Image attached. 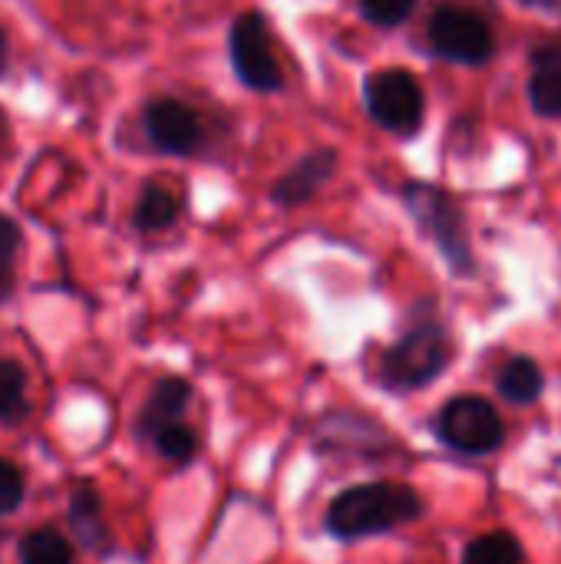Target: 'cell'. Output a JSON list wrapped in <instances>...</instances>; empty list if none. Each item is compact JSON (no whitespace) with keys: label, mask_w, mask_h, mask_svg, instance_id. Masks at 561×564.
<instances>
[{"label":"cell","mask_w":561,"mask_h":564,"mask_svg":"<svg viewBox=\"0 0 561 564\" xmlns=\"http://www.w3.org/2000/svg\"><path fill=\"white\" fill-rule=\"evenodd\" d=\"M370 116L397 135H413L423 126V89L407 69H380L367 79Z\"/></svg>","instance_id":"cell-5"},{"label":"cell","mask_w":561,"mask_h":564,"mask_svg":"<svg viewBox=\"0 0 561 564\" xmlns=\"http://www.w3.org/2000/svg\"><path fill=\"white\" fill-rule=\"evenodd\" d=\"M496 387H499V393H503L509 403H516V406H532V403L542 397V390H546V377H542V370H539V364H536L532 357H513V360L499 370Z\"/></svg>","instance_id":"cell-13"},{"label":"cell","mask_w":561,"mask_h":564,"mask_svg":"<svg viewBox=\"0 0 561 564\" xmlns=\"http://www.w3.org/2000/svg\"><path fill=\"white\" fill-rule=\"evenodd\" d=\"M145 443H149L162 459H169V463H175V466H188V463L198 456V449H202V440H198L195 426H188L185 420H175V423L159 426Z\"/></svg>","instance_id":"cell-14"},{"label":"cell","mask_w":561,"mask_h":564,"mask_svg":"<svg viewBox=\"0 0 561 564\" xmlns=\"http://www.w3.org/2000/svg\"><path fill=\"white\" fill-rule=\"evenodd\" d=\"M407 205H410L413 218L440 245V251L446 254L450 268L456 274H473V251H470L466 225H463V215L453 205V198L446 192L427 185V182H410L407 185Z\"/></svg>","instance_id":"cell-4"},{"label":"cell","mask_w":561,"mask_h":564,"mask_svg":"<svg viewBox=\"0 0 561 564\" xmlns=\"http://www.w3.org/2000/svg\"><path fill=\"white\" fill-rule=\"evenodd\" d=\"M522 545L513 532H486L463 552V564H522Z\"/></svg>","instance_id":"cell-16"},{"label":"cell","mask_w":561,"mask_h":564,"mask_svg":"<svg viewBox=\"0 0 561 564\" xmlns=\"http://www.w3.org/2000/svg\"><path fill=\"white\" fill-rule=\"evenodd\" d=\"M231 63L245 86L271 93L281 86V63L274 56L268 23L261 13H241L231 26Z\"/></svg>","instance_id":"cell-7"},{"label":"cell","mask_w":561,"mask_h":564,"mask_svg":"<svg viewBox=\"0 0 561 564\" xmlns=\"http://www.w3.org/2000/svg\"><path fill=\"white\" fill-rule=\"evenodd\" d=\"M436 440L460 456H489L506 443V423L489 400L453 397L436 416Z\"/></svg>","instance_id":"cell-3"},{"label":"cell","mask_w":561,"mask_h":564,"mask_svg":"<svg viewBox=\"0 0 561 564\" xmlns=\"http://www.w3.org/2000/svg\"><path fill=\"white\" fill-rule=\"evenodd\" d=\"M334 165H337V155L331 149L324 152H311L304 155L274 188V202L278 205H298V202H308L331 175H334Z\"/></svg>","instance_id":"cell-11"},{"label":"cell","mask_w":561,"mask_h":564,"mask_svg":"<svg viewBox=\"0 0 561 564\" xmlns=\"http://www.w3.org/2000/svg\"><path fill=\"white\" fill-rule=\"evenodd\" d=\"M427 502L413 486L403 482H357L334 496L327 506V532L341 542H360L370 535H387L400 525L423 519Z\"/></svg>","instance_id":"cell-1"},{"label":"cell","mask_w":561,"mask_h":564,"mask_svg":"<svg viewBox=\"0 0 561 564\" xmlns=\"http://www.w3.org/2000/svg\"><path fill=\"white\" fill-rule=\"evenodd\" d=\"M179 218V195L169 192L165 185H145L136 205V225L142 231H159L169 228Z\"/></svg>","instance_id":"cell-17"},{"label":"cell","mask_w":561,"mask_h":564,"mask_svg":"<svg viewBox=\"0 0 561 564\" xmlns=\"http://www.w3.org/2000/svg\"><path fill=\"white\" fill-rule=\"evenodd\" d=\"M145 132H149V139L162 152H172V155L195 152L198 139H202L198 116L185 102H179V99H155V102H149V109H145Z\"/></svg>","instance_id":"cell-8"},{"label":"cell","mask_w":561,"mask_h":564,"mask_svg":"<svg viewBox=\"0 0 561 564\" xmlns=\"http://www.w3.org/2000/svg\"><path fill=\"white\" fill-rule=\"evenodd\" d=\"M430 46L443 59L479 66L493 56L496 40H493V30L486 26L483 17L460 10V7H440L430 17Z\"/></svg>","instance_id":"cell-6"},{"label":"cell","mask_w":561,"mask_h":564,"mask_svg":"<svg viewBox=\"0 0 561 564\" xmlns=\"http://www.w3.org/2000/svg\"><path fill=\"white\" fill-rule=\"evenodd\" d=\"M529 96L542 116H561V43H549L536 50Z\"/></svg>","instance_id":"cell-12"},{"label":"cell","mask_w":561,"mask_h":564,"mask_svg":"<svg viewBox=\"0 0 561 564\" xmlns=\"http://www.w3.org/2000/svg\"><path fill=\"white\" fill-rule=\"evenodd\" d=\"M188 403H192V383H188V380H182V377H165V380H159V383L152 387V393L145 397L139 416H136V426H132V430H136V440L145 443L159 426L182 420L185 410H188Z\"/></svg>","instance_id":"cell-9"},{"label":"cell","mask_w":561,"mask_h":564,"mask_svg":"<svg viewBox=\"0 0 561 564\" xmlns=\"http://www.w3.org/2000/svg\"><path fill=\"white\" fill-rule=\"evenodd\" d=\"M417 0H360V13L377 26H397L413 13Z\"/></svg>","instance_id":"cell-21"},{"label":"cell","mask_w":561,"mask_h":564,"mask_svg":"<svg viewBox=\"0 0 561 564\" xmlns=\"http://www.w3.org/2000/svg\"><path fill=\"white\" fill-rule=\"evenodd\" d=\"M26 413V373L17 360H0V426Z\"/></svg>","instance_id":"cell-18"},{"label":"cell","mask_w":561,"mask_h":564,"mask_svg":"<svg viewBox=\"0 0 561 564\" xmlns=\"http://www.w3.org/2000/svg\"><path fill=\"white\" fill-rule=\"evenodd\" d=\"M20 248V228L0 215V301L13 291V258Z\"/></svg>","instance_id":"cell-20"},{"label":"cell","mask_w":561,"mask_h":564,"mask_svg":"<svg viewBox=\"0 0 561 564\" xmlns=\"http://www.w3.org/2000/svg\"><path fill=\"white\" fill-rule=\"evenodd\" d=\"M69 529L76 535V542L89 552H109L112 545V535H109V525L103 519V496L96 492V486L89 482H79L69 496Z\"/></svg>","instance_id":"cell-10"},{"label":"cell","mask_w":561,"mask_h":564,"mask_svg":"<svg viewBox=\"0 0 561 564\" xmlns=\"http://www.w3.org/2000/svg\"><path fill=\"white\" fill-rule=\"evenodd\" d=\"M26 499V479L17 463L0 456V516H10Z\"/></svg>","instance_id":"cell-19"},{"label":"cell","mask_w":561,"mask_h":564,"mask_svg":"<svg viewBox=\"0 0 561 564\" xmlns=\"http://www.w3.org/2000/svg\"><path fill=\"white\" fill-rule=\"evenodd\" d=\"M20 564H73V545L50 525L33 529L20 539Z\"/></svg>","instance_id":"cell-15"},{"label":"cell","mask_w":561,"mask_h":564,"mask_svg":"<svg viewBox=\"0 0 561 564\" xmlns=\"http://www.w3.org/2000/svg\"><path fill=\"white\" fill-rule=\"evenodd\" d=\"M7 69V33L0 30V73Z\"/></svg>","instance_id":"cell-22"},{"label":"cell","mask_w":561,"mask_h":564,"mask_svg":"<svg viewBox=\"0 0 561 564\" xmlns=\"http://www.w3.org/2000/svg\"><path fill=\"white\" fill-rule=\"evenodd\" d=\"M453 360V344L440 324H420L407 330L380 357V383L390 393H413L430 387Z\"/></svg>","instance_id":"cell-2"}]
</instances>
